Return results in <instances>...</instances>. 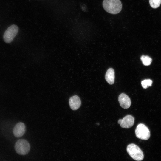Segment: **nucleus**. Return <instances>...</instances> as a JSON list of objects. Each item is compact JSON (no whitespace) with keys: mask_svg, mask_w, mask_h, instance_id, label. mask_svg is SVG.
<instances>
[{"mask_svg":"<svg viewBox=\"0 0 161 161\" xmlns=\"http://www.w3.org/2000/svg\"><path fill=\"white\" fill-rule=\"evenodd\" d=\"M134 118L131 115L125 116L122 119L120 124L121 127L129 128L131 127L134 123Z\"/></svg>","mask_w":161,"mask_h":161,"instance_id":"8","label":"nucleus"},{"mask_svg":"<svg viewBox=\"0 0 161 161\" xmlns=\"http://www.w3.org/2000/svg\"><path fill=\"white\" fill-rule=\"evenodd\" d=\"M18 30V27L15 24L12 25L9 27L4 34V41L7 43L12 42L17 34Z\"/></svg>","mask_w":161,"mask_h":161,"instance_id":"5","label":"nucleus"},{"mask_svg":"<svg viewBox=\"0 0 161 161\" xmlns=\"http://www.w3.org/2000/svg\"><path fill=\"white\" fill-rule=\"evenodd\" d=\"M69 103L71 109L73 110H76L80 107L81 101L78 96L75 95L69 98Z\"/></svg>","mask_w":161,"mask_h":161,"instance_id":"9","label":"nucleus"},{"mask_svg":"<svg viewBox=\"0 0 161 161\" xmlns=\"http://www.w3.org/2000/svg\"><path fill=\"white\" fill-rule=\"evenodd\" d=\"M129 154L137 161L142 160L144 158L143 153L140 148L136 145L131 143L128 145L126 149Z\"/></svg>","mask_w":161,"mask_h":161,"instance_id":"2","label":"nucleus"},{"mask_svg":"<svg viewBox=\"0 0 161 161\" xmlns=\"http://www.w3.org/2000/svg\"><path fill=\"white\" fill-rule=\"evenodd\" d=\"M26 130V126L24 124L20 122L15 126L13 129V133L15 137H19L24 135Z\"/></svg>","mask_w":161,"mask_h":161,"instance_id":"6","label":"nucleus"},{"mask_svg":"<svg viewBox=\"0 0 161 161\" xmlns=\"http://www.w3.org/2000/svg\"><path fill=\"white\" fill-rule=\"evenodd\" d=\"M143 64L145 66L149 65L151 62V58L148 56L142 55L140 58Z\"/></svg>","mask_w":161,"mask_h":161,"instance_id":"11","label":"nucleus"},{"mask_svg":"<svg viewBox=\"0 0 161 161\" xmlns=\"http://www.w3.org/2000/svg\"><path fill=\"white\" fill-rule=\"evenodd\" d=\"M103 5L104 10L112 14H117L121 10L122 5L119 0H104Z\"/></svg>","mask_w":161,"mask_h":161,"instance_id":"1","label":"nucleus"},{"mask_svg":"<svg viewBox=\"0 0 161 161\" xmlns=\"http://www.w3.org/2000/svg\"><path fill=\"white\" fill-rule=\"evenodd\" d=\"M151 6L153 8L158 7L161 4V0H149Z\"/></svg>","mask_w":161,"mask_h":161,"instance_id":"12","label":"nucleus"},{"mask_svg":"<svg viewBox=\"0 0 161 161\" xmlns=\"http://www.w3.org/2000/svg\"><path fill=\"white\" fill-rule=\"evenodd\" d=\"M118 101L120 106L124 109L129 108L131 103V100L129 97L124 93H121L119 95Z\"/></svg>","mask_w":161,"mask_h":161,"instance_id":"7","label":"nucleus"},{"mask_svg":"<svg viewBox=\"0 0 161 161\" xmlns=\"http://www.w3.org/2000/svg\"><path fill=\"white\" fill-rule=\"evenodd\" d=\"M152 83V80L150 79L143 80L141 82L142 87L144 89H146L148 87L151 86Z\"/></svg>","mask_w":161,"mask_h":161,"instance_id":"13","label":"nucleus"},{"mask_svg":"<svg viewBox=\"0 0 161 161\" xmlns=\"http://www.w3.org/2000/svg\"><path fill=\"white\" fill-rule=\"evenodd\" d=\"M14 148L16 152L20 155L27 154L30 150V145L26 140L19 139L16 143Z\"/></svg>","mask_w":161,"mask_h":161,"instance_id":"3","label":"nucleus"},{"mask_svg":"<svg viewBox=\"0 0 161 161\" xmlns=\"http://www.w3.org/2000/svg\"><path fill=\"white\" fill-rule=\"evenodd\" d=\"M121 122V119H119L118 121V123L119 124H120Z\"/></svg>","mask_w":161,"mask_h":161,"instance_id":"14","label":"nucleus"},{"mask_svg":"<svg viewBox=\"0 0 161 161\" xmlns=\"http://www.w3.org/2000/svg\"><path fill=\"white\" fill-rule=\"evenodd\" d=\"M107 82L110 84H113L114 81V71L113 69L110 68L107 70L105 76Z\"/></svg>","mask_w":161,"mask_h":161,"instance_id":"10","label":"nucleus"},{"mask_svg":"<svg viewBox=\"0 0 161 161\" xmlns=\"http://www.w3.org/2000/svg\"><path fill=\"white\" fill-rule=\"evenodd\" d=\"M135 133L136 136L138 138L143 140H148L150 136L148 129L143 123H140L137 126Z\"/></svg>","mask_w":161,"mask_h":161,"instance_id":"4","label":"nucleus"}]
</instances>
